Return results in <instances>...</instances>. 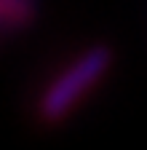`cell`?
Instances as JSON below:
<instances>
[{
  "label": "cell",
  "instance_id": "cell-2",
  "mask_svg": "<svg viewBox=\"0 0 147 150\" xmlns=\"http://www.w3.org/2000/svg\"><path fill=\"white\" fill-rule=\"evenodd\" d=\"M32 19V0H0V24H27Z\"/></svg>",
  "mask_w": 147,
  "mask_h": 150
},
{
  "label": "cell",
  "instance_id": "cell-1",
  "mask_svg": "<svg viewBox=\"0 0 147 150\" xmlns=\"http://www.w3.org/2000/svg\"><path fill=\"white\" fill-rule=\"evenodd\" d=\"M113 67V51L107 46H91L80 56H75L38 99V118L43 123H59L67 118L78 102L94 88L107 70Z\"/></svg>",
  "mask_w": 147,
  "mask_h": 150
}]
</instances>
